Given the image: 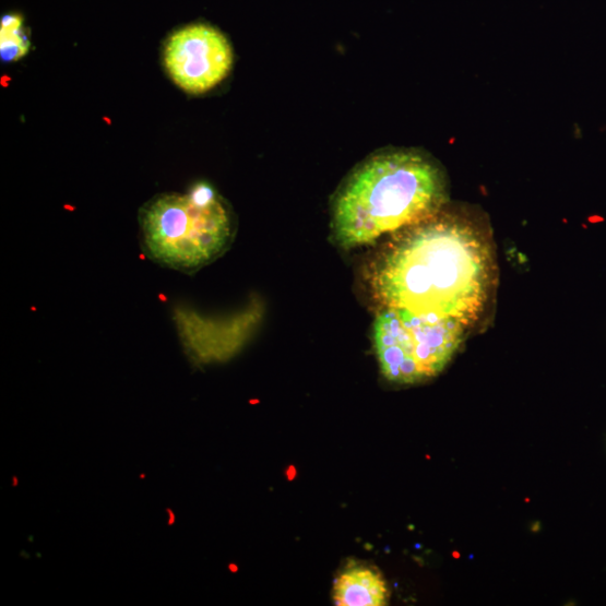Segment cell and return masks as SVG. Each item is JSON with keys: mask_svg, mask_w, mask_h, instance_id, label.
I'll list each match as a JSON object with an SVG mask.
<instances>
[{"mask_svg": "<svg viewBox=\"0 0 606 606\" xmlns=\"http://www.w3.org/2000/svg\"><path fill=\"white\" fill-rule=\"evenodd\" d=\"M141 247L148 260L193 274L230 248L236 222L227 201L207 182L186 194L162 193L140 210Z\"/></svg>", "mask_w": 606, "mask_h": 606, "instance_id": "cell-3", "label": "cell"}, {"mask_svg": "<svg viewBox=\"0 0 606 606\" xmlns=\"http://www.w3.org/2000/svg\"><path fill=\"white\" fill-rule=\"evenodd\" d=\"M438 162L418 148H384L360 164L333 201V230L344 249L368 246L381 236L437 214L449 199Z\"/></svg>", "mask_w": 606, "mask_h": 606, "instance_id": "cell-2", "label": "cell"}, {"mask_svg": "<svg viewBox=\"0 0 606 606\" xmlns=\"http://www.w3.org/2000/svg\"><path fill=\"white\" fill-rule=\"evenodd\" d=\"M164 62L174 83L190 95H202L229 74L234 54L228 38L209 24H192L167 40Z\"/></svg>", "mask_w": 606, "mask_h": 606, "instance_id": "cell-5", "label": "cell"}, {"mask_svg": "<svg viewBox=\"0 0 606 606\" xmlns=\"http://www.w3.org/2000/svg\"><path fill=\"white\" fill-rule=\"evenodd\" d=\"M333 599L338 606H383L389 591L382 575L368 566H349L336 580Z\"/></svg>", "mask_w": 606, "mask_h": 606, "instance_id": "cell-7", "label": "cell"}, {"mask_svg": "<svg viewBox=\"0 0 606 606\" xmlns=\"http://www.w3.org/2000/svg\"><path fill=\"white\" fill-rule=\"evenodd\" d=\"M465 328L451 318L384 308L375 322L382 375L397 384H415L438 376L459 350Z\"/></svg>", "mask_w": 606, "mask_h": 606, "instance_id": "cell-4", "label": "cell"}, {"mask_svg": "<svg viewBox=\"0 0 606 606\" xmlns=\"http://www.w3.org/2000/svg\"><path fill=\"white\" fill-rule=\"evenodd\" d=\"M173 317L183 350L195 367L231 358L249 337L245 316L216 320L179 305Z\"/></svg>", "mask_w": 606, "mask_h": 606, "instance_id": "cell-6", "label": "cell"}, {"mask_svg": "<svg viewBox=\"0 0 606 606\" xmlns=\"http://www.w3.org/2000/svg\"><path fill=\"white\" fill-rule=\"evenodd\" d=\"M31 48L29 37L23 16L7 14L0 23V58L3 62H14L24 58Z\"/></svg>", "mask_w": 606, "mask_h": 606, "instance_id": "cell-8", "label": "cell"}, {"mask_svg": "<svg viewBox=\"0 0 606 606\" xmlns=\"http://www.w3.org/2000/svg\"><path fill=\"white\" fill-rule=\"evenodd\" d=\"M491 272L479 233L462 217L439 211L397 237L379 261L375 288L385 308L451 318L467 326L488 301Z\"/></svg>", "mask_w": 606, "mask_h": 606, "instance_id": "cell-1", "label": "cell"}]
</instances>
